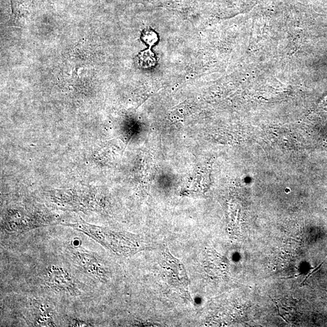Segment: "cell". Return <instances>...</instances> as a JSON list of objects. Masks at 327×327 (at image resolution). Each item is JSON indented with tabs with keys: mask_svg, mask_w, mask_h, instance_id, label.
I'll use <instances>...</instances> for the list:
<instances>
[{
	"mask_svg": "<svg viewBox=\"0 0 327 327\" xmlns=\"http://www.w3.org/2000/svg\"><path fill=\"white\" fill-rule=\"evenodd\" d=\"M83 233L114 254L123 256L134 254L140 250V244L135 235L82 222L64 224Z\"/></svg>",
	"mask_w": 327,
	"mask_h": 327,
	"instance_id": "1",
	"label": "cell"
},
{
	"mask_svg": "<svg viewBox=\"0 0 327 327\" xmlns=\"http://www.w3.org/2000/svg\"><path fill=\"white\" fill-rule=\"evenodd\" d=\"M44 279L46 286L54 291L70 294L78 293L75 280L63 267L54 265L49 267L44 274Z\"/></svg>",
	"mask_w": 327,
	"mask_h": 327,
	"instance_id": "2",
	"label": "cell"
},
{
	"mask_svg": "<svg viewBox=\"0 0 327 327\" xmlns=\"http://www.w3.org/2000/svg\"><path fill=\"white\" fill-rule=\"evenodd\" d=\"M73 259L83 271L89 276L105 282L108 278V272L100 257L93 253L77 250L73 254Z\"/></svg>",
	"mask_w": 327,
	"mask_h": 327,
	"instance_id": "3",
	"label": "cell"
},
{
	"mask_svg": "<svg viewBox=\"0 0 327 327\" xmlns=\"http://www.w3.org/2000/svg\"><path fill=\"white\" fill-rule=\"evenodd\" d=\"M164 266L167 271L168 280L173 286L182 291H186L188 286V279L184 267L180 261L171 256L168 251L164 253Z\"/></svg>",
	"mask_w": 327,
	"mask_h": 327,
	"instance_id": "4",
	"label": "cell"
},
{
	"mask_svg": "<svg viewBox=\"0 0 327 327\" xmlns=\"http://www.w3.org/2000/svg\"><path fill=\"white\" fill-rule=\"evenodd\" d=\"M69 327H91V324L81 319H72L68 324Z\"/></svg>",
	"mask_w": 327,
	"mask_h": 327,
	"instance_id": "5",
	"label": "cell"
}]
</instances>
